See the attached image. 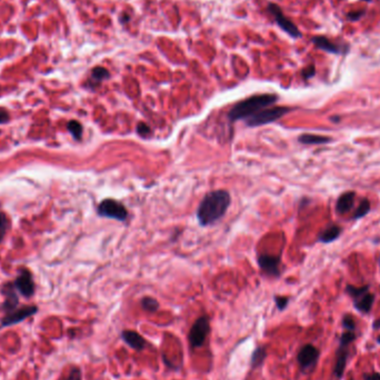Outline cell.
<instances>
[{"label": "cell", "mask_w": 380, "mask_h": 380, "mask_svg": "<svg viewBox=\"0 0 380 380\" xmlns=\"http://www.w3.org/2000/svg\"><path fill=\"white\" fill-rule=\"evenodd\" d=\"M232 204V197L227 190H213L208 193L200 202L197 218L202 226H210L220 220Z\"/></svg>", "instance_id": "1"}, {"label": "cell", "mask_w": 380, "mask_h": 380, "mask_svg": "<svg viewBox=\"0 0 380 380\" xmlns=\"http://www.w3.org/2000/svg\"><path fill=\"white\" fill-rule=\"evenodd\" d=\"M277 100H278V96L272 95V93L251 96L234 105L228 113V118L232 121L243 120V119L247 120L249 117L254 116L260 110L274 105Z\"/></svg>", "instance_id": "2"}, {"label": "cell", "mask_w": 380, "mask_h": 380, "mask_svg": "<svg viewBox=\"0 0 380 380\" xmlns=\"http://www.w3.org/2000/svg\"><path fill=\"white\" fill-rule=\"evenodd\" d=\"M290 109L287 107H272V108H264L260 110L254 116L247 119V125L249 127H258L263 126L267 123L277 121L281 117H284L286 114H288Z\"/></svg>", "instance_id": "3"}, {"label": "cell", "mask_w": 380, "mask_h": 380, "mask_svg": "<svg viewBox=\"0 0 380 380\" xmlns=\"http://www.w3.org/2000/svg\"><path fill=\"white\" fill-rule=\"evenodd\" d=\"M209 331H210V320L208 316H202L196 320L188 335L191 348L202 347L207 339Z\"/></svg>", "instance_id": "4"}, {"label": "cell", "mask_w": 380, "mask_h": 380, "mask_svg": "<svg viewBox=\"0 0 380 380\" xmlns=\"http://www.w3.org/2000/svg\"><path fill=\"white\" fill-rule=\"evenodd\" d=\"M98 215L105 217V218L125 221L128 217V211L120 202L108 198L102 200L99 204V206H98Z\"/></svg>", "instance_id": "5"}, {"label": "cell", "mask_w": 380, "mask_h": 380, "mask_svg": "<svg viewBox=\"0 0 380 380\" xmlns=\"http://www.w3.org/2000/svg\"><path fill=\"white\" fill-rule=\"evenodd\" d=\"M268 10L275 17L276 23L278 24L279 27L283 29L285 32H287L288 35L292 36V38L301 37V32L299 29L297 28V26L283 14V10H281V8L278 5H276V3H269Z\"/></svg>", "instance_id": "6"}, {"label": "cell", "mask_w": 380, "mask_h": 380, "mask_svg": "<svg viewBox=\"0 0 380 380\" xmlns=\"http://www.w3.org/2000/svg\"><path fill=\"white\" fill-rule=\"evenodd\" d=\"M38 307L37 306H26L21 307V308H17L15 310L7 313L5 317L1 319V324L0 327H10L14 324L23 322L29 317H31L35 314H37Z\"/></svg>", "instance_id": "7"}, {"label": "cell", "mask_w": 380, "mask_h": 380, "mask_svg": "<svg viewBox=\"0 0 380 380\" xmlns=\"http://www.w3.org/2000/svg\"><path fill=\"white\" fill-rule=\"evenodd\" d=\"M319 359V350L314 345L307 344L302 346L297 355V361L302 370H310L317 364Z\"/></svg>", "instance_id": "8"}, {"label": "cell", "mask_w": 380, "mask_h": 380, "mask_svg": "<svg viewBox=\"0 0 380 380\" xmlns=\"http://www.w3.org/2000/svg\"><path fill=\"white\" fill-rule=\"evenodd\" d=\"M258 264L262 270L270 277L280 276V258L271 255H260Z\"/></svg>", "instance_id": "9"}, {"label": "cell", "mask_w": 380, "mask_h": 380, "mask_svg": "<svg viewBox=\"0 0 380 380\" xmlns=\"http://www.w3.org/2000/svg\"><path fill=\"white\" fill-rule=\"evenodd\" d=\"M14 286L17 292H19L24 297L29 298L35 293V284H33L32 276L27 269L20 272V275L17 277Z\"/></svg>", "instance_id": "10"}, {"label": "cell", "mask_w": 380, "mask_h": 380, "mask_svg": "<svg viewBox=\"0 0 380 380\" xmlns=\"http://www.w3.org/2000/svg\"><path fill=\"white\" fill-rule=\"evenodd\" d=\"M311 41H313V44L317 47L318 49L327 51V53H330V54L345 55L347 54V51L349 50L348 45L339 46L328 39L327 37H323V36H316L314 38H311Z\"/></svg>", "instance_id": "11"}, {"label": "cell", "mask_w": 380, "mask_h": 380, "mask_svg": "<svg viewBox=\"0 0 380 380\" xmlns=\"http://www.w3.org/2000/svg\"><path fill=\"white\" fill-rule=\"evenodd\" d=\"M121 338L129 347L137 350V351H142L146 347V340L137 331L123 330L121 332Z\"/></svg>", "instance_id": "12"}, {"label": "cell", "mask_w": 380, "mask_h": 380, "mask_svg": "<svg viewBox=\"0 0 380 380\" xmlns=\"http://www.w3.org/2000/svg\"><path fill=\"white\" fill-rule=\"evenodd\" d=\"M348 347L349 346H341L339 345V348L337 350L336 353V362L334 367V375L336 376L337 379L343 378L344 371L346 368V364H347L348 359Z\"/></svg>", "instance_id": "13"}, {"label": "cell", "mask_w": 380, "mask_h": 380, "mask_svg": "<svg viewBox=\"0 0 380 380\" xmlns=\"http://www.w3.org/2000/svg\"><path fill=\"white\" fill-rule=\"evenodd\" d=\"M5 296H6V300L2 305V309L3 311L7 313H10V311L17 309V306H18V296H17L16 292V288L15 286L12 285H8V287L5 290Z\"/></svg>", "instance_id": "14"}, {"label": "cell", "mask_w": 380, "mask_h": 380, "mask_svg": "<svg viewBox=\"0 0 380 380\" xmlns=\"http://www.w3.org/2000/svg\"><path fill=\"white\" fill-rule=\"evenodd\" d=\"M353 199H355V193H352V191L341 195L338 202H337L336 210L339 213L348 212L353 206Z\"/></svg>", "instance_id": "15"}, {"label": "cell", "mask_w": 380, "mask_h": 380, "mask_svg": "<svg viewBox=\"0 0 380 380\" xmlns=\"http://www.w3.org/2000/svg\"><path fill=\"white\" fill-rule=\"evenodd\" d=\"M375 301V296L373 293L366 292L364 296H361L360 298L355 300V308L359 311L361 314H368L371 310V307L374 305Z\"/></svg>", "instance_id": "16"}, {"label": "cell", "mask_w": 380, "mask_h": 380, "mask_svg": "<svg viewBox=\"0 0 380 380\" xmlns=\"http://www.w3.org/2000/svg\"><path fill=\"white\" fill-rule=\"evenodd\" d=\"M341 232H343V229H341L339 226H336V225L329 226V227H327L322 234H320L319 240L323 243L332 242L340 236Z\"/></svg>", "instance_id": "17"}, {"label": "cell", "mask_w": 380, "mask_h": 380, "mask_svg": "<svg viewBox=\"0 0 380 380\" xmlns=\"http://www.w3.org/2000/svg\"><path fill=\"white\" fill-rule=\"evenodd\" d=\"M267 358V349L263 346H259V347L256 348L253 352V356H251V360L250 364L253 369H257L259 367H262L264 359Z\"/></svg>", "instance_id": "18"}, {"label": "cell", "mask_w": 380, "mask_h": 380, "mask_svg": "<svg viewBox=\"0 0 380 380\" xmlns=\"http://www.w3.org/2000/svg\"><path fill=\"white\" fill-rule=\"evenodd\" d=\"M298 140H299V143L304 145H323V144L329 143L330 138L326 137V136L305 134V135H301Z\"/></svg>", "instance_id": "19"}, {"label": "cell", "mask_w": 380, "mask_h": 380, "mask_svg": "<svg viewBox=\"0 0 380 380\" xmlns=\"http://www.w3.org/2000/svg\"><path fill=\"white\" fill-rule=\"evenodd\" d=\"M109 77V71L104 67H95L91 71V79L95 83H101V81L108 79Z\"/></svg>", "instance_id": "20"}, {"label": "cell", "mask_w": 380, "mask_h": 380, "mask_svg": "<svg viewBox=\"0 0 380 380\" xmlns=\"http://www.w3.org/2000/svg\"><path fill=\"white\" fill-rule=\"evenodd\" d=\"M368 289H369V286H365V287H353V286H347V288H346V292H347V293L349 294V296H351L353 299H358V298H360L361 296H364V294L366 292H368Z\"/></svg>", "instance_id": "21"}, {"label": "cell", "mask_w": 380, "mask_h": 380, "mask_svg": "<svg viewBox=\"0 0 380 380\" xmlns=\"http://www.w3.org/2000/svg\"><path fill=\"white\" fill-rule=\"evenodd\" d=\"M142 306L145 310L149 311V313H155L159 308V302H158L155 298L151 297H145L142 300Z\"/></svg>", "instance_id": "22"}, {"label": "cell", "mask_w": 380, "mask_h": 380, "mask_svg": "<svg viewBox=\"0 0 380 380\" xmlns=\"http://www.w3.org/2000/svg\"><path fill=\"white\" fill-rule=\"evenodd\" d=\"M68 130H69L70 134L72 135V137L75 139L79 140L83 136V126L80 125L78 121L76 120H71L70 122H68Z\"/></svg>", "instance_id": "23"}, {"label": "cell", "mask_w": 380, "mask_h": 380, "mask_svg": "<svg viewBox=\"0 0 380 380\" xmlns=\"http://www.w3.org/2000/svg\"><path fill=\"white\" fill-rule=\"evenodd\" d=\"M369 211H370V203H369V200L364 199L359 204V206H358L357 210L355 212V215H353V218H355V219L362 218V217H365Z\"/></svg>", "instance_id": "24"}, {"label": "cell", "mask_w": 380, "mask_h": 380, "mask_svg": "<svg viewBox=\"0 0 380 380\" xmlns=\"http://www.w3.org/2000/svg\"><path fill=\"white\" fill-rule=\"evenodd\" d=\"M357 336L355 334V331H349V330H345L343 334L340 336V340H339V345L341 346H349L351 343L356 340Z\"/></svg>", "instance_id": "25"}, {"label": "cell", "mask_w": 380, "mask_h": 380, "mask_svg": "<svg viewBox=\"0 0 380 380\" xmlns=\"http://www.w3.org/2000/svg\"><path fill=\"white\" fill-rule=\"evenodd\" d=\"M343 327L345 328V330H349V331H355L356 330V322L353 320L352 316L350 315H346L344 319H343Z\"/></svg>", "instance_id": "26"}, {"label": "cell", "mask_w": 380, "mask_h": 380, "mask_svg": "<svg viewBox=\"0 0 380 380\" xmlns=\"http://www.w3.org/2000/svg\"><path fill=\"white\" fill-rule=\"evenodd\" d=\"M137 132H138V135L140 136V137L146 138L151 135V129H150V127L146 125V123L140 122V123H138V126H137Z\"/></svg>", "instance_id": "27"}, {"label": "cell", "mask_w": 380, "mask_h": 380, "mask_svg": "<svg viewBox=\"0 0 380 380\" xmlns=\"http://www.w3.org/2000/svg\"><path fill=\"white\" fill-rule=\"evenodd\" d=\"M7 228H8L7 217H6L5 213L0 211V241H1V239L3 238V236H5Z\"/></svg>", "instance_id": "28"}, {"label": "cell", "mask_w": 380, "mask_h": 380, "mask_svg": "<svg viewBox=\"0 0 380 380\" xmlns=\"http://www.w3.org/2000/svg\"><path fill=\"white\" fill-rule=\"evenodd\" d=\"M66 380H83V378H81V370L78 367H72Z\"/></svg>", "instance_id": "29"}, {"label": "cell", "mask_w": 380, "mask_h": 380, "mask_svg": "<svg viewBox=\"0 0 380 380\" xmlns=\"http://www.w3.org/2000/svg\"><path fill=\"white\" fill-rule=\"evenodd\" d=\"M275 301H276L277 308H278L279 310H284L286 307H287L288 302H289V299H288L287 297L277 296V297H275Z\"/></svg>", "instance_id": "30"}, {"label": "cell", "mask_w": 380, "mask_h": 380, "mask_svg": "<svg viewBox=\"0 0 380 380\" xmlns=\"http://www.w3.org/2000/svg\"><path fill=\"white\" fill-rule=\"evenodd\" d=\"M316 74V68L314 65H310L308 67H306L304 70H302V77H304L305 79H310L313 78V77L315 76Z\"/></svg>", "instance_id": "31"}, {"label": "cell", "mask_w": 380, "mask_h": 380, "mask_svg": "<svg viewBox=\"0 0 380 380\" xmlns=\"http://www.w3.org/2000/svg\"><path fill=\"white\" fill-rule=\"evenodd\" d=\"M365 15L364 10H357V11H351L347 15V19L350 21H357L359 20L362 16Z\"/></svg>", "instance_id": "32"}, {"label": "cell", "mask_w": 380, "mask_h": 380, "mask_svg": "<svg viewBox=\"0 0 380 380\" xmlns=\"http://www.w3.org/2000/svg\"><path fill=\"white\" fill-rule=\"evenodd\" d=\"M364 380H380V374L379 373L364 374Z\"/></svg>", "instance_id": "33"}, {"label": "cell", "mask_w": 380, "mask_h": 380, "mask_svg": "<svg viewBox=\"0 0 380 380\" xmlns=\"http://www.w3.org/2000/svg\"><path fill=\"white\" fill-rule=\"evenodd\" d=\"M8 120H9V115H8L6 110L0 109V125H1V123H6Z\"/></svg>", "instance_id": "34"}, {"label": "cell", "mask_w": 380, "mask_h": 380, "mask_svg": "<svg viewBox=\"0 0 380 380\" xmlns=\"http://www.w3.org/2000/svg\"><path fill=\"white\" fill-rule=\"evenodd\" d=\"M373 327H374V329H380V318L377 320H375L374 323H373Z\"/></svg>", "instance_id": "35"}, {"label": "cell", "mask_w": 380, "mask_h": 380, "mask_svg": "<svg viewBox=\"0 0 380 380\" xmlns=\"http://www.w3.org/2000/svg\"><path fill=\"white\" fill-rule=\"evenodd\" d=\"M128 20H129V16L126 15V14H122V16L120 17V21H121V24H125L126 21H128Z\"/></svg>", "instance_id": "36"}, {"label": "cell", "mask_w": 380, "mask_h": 380, "mask_svg": "<svg viewBox=\"0 0 380 380\" xmlns=\"http://www.w3.org/2000/svg\"><path fill=\"white\" fill-rule=\"evenodd\" d=\"M377 341H378V344H380V335H379V337L377 338Z\"/></svg>", "instance_id": "37"}, {"label": "cell", "mask_w": 380, "mask_h": 380, "mask_svg": "<svg viewBox=\"0 0 380 380\" xmlns=\"http://www.w3.org/2000/svg\"><path fill=\"white\" fill-rule=\"evenodd\" d=\"M364 1H367V2H370L371 0H364Z\"/></svg>", "instance_id": "38"}]
</instances>
